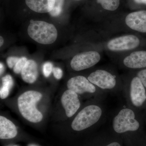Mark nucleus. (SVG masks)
Returning a JSON list of instances; mask_svg holds the SVG:
<instances>
[{
	"mask_svg": "<svg viewBox=\"0 0 146 146\" xmlns=\"http://www.w3.org/2000/svg\"><path fill=\"white\" fill-rule=\"evenodd\" d=\"M42 94L37 91H26L19 97L18 106L21 115L32 123H38L43 119V115L36 109V104L42 99Z\"/></svg>",
	"mask_w": 146,
	"mask_h": 146,
	"instance_id": "1",
	"label": "nucleus"
},
{
	"mask_svg": "<svg viewBox=\"0 0 146 146\" xmlns=\"http://www.w3.org/2000/svg\"><path fill=\"white\" fill-rule=\"evenodd\" d=\"M27 33L33 40L42 45L51 44L58 37L57 30L54 25L44 21L31 20Z\"/></svg>",
	"mask_w": 146,
	"mask_h": 146,
	"instance_id": "2",
	"label": "nucleus"
},
{
	"mask_svg": "<svg viewBox=\"0 0 146 146\" xmlns=\"http://www.w3.org/2000/svg\"><path fill=\"white\" fill-rule=\"evenodd\" d=\"M102 110L99 106L91 105L83 108L79 112L72 121L73 130L80 131L94 125L99 120Z\"/></svg>",
	"mask_w": 146,
	"mask_h": 146,
	"instance_id": "3",
	"label": "nucleus"
},
{
	"mask_svg": "<svg viewBox=\"0 0 146 146\" xmlns=\"http://www.w3.org/2000/svg\"><path fill=\"white\" fill-rule=\"evenodd\" d=\"M135 118V114L133 110L129 108L121 110L113 120L114 130L120 133L138 130L140 124Z\"/></svg>",
	"mask_w": 146,
	"mask_h": 146,
	"instance_id": "4",
	"label": "nucleus"
},
{
	"mask_svg": "<svg viewBox=\"0 0 146 146\" xmlns=\"http://www.w3.org/2000/svg\"><path fill=\"white\" fill-rule=\"evenodd\" d=\"M100 58V54L96 51L79 53L72 58L71 67L75 71L83 70L96 65L99 62Z\"/></svg>",
	"mask_w": 146,
	"mask_h": 146,
	"instance_id": "5",
	"label": "nucleus"
},
{
	"mask_svg": "<svg viewBox=\"0 0 146 146\" xmlns=\"http://www.w3.org/2000/svg\"><path fill=\"white\" fill-rule=\"evenodd\" d=\"M140 44V39L137 36L128 35L110 39L108 42L107 47L112 51L122 52L134 49Z\"/></svg>",
	"mask_w": 146,
	"mask_h": 146,
	"instance_id": "6",
	"label": "nucleus"
},
{
	"mask_svg": "<svg viewBox=\"0 0 146 146\" xmlns=\"http://www.w3.org/2000/svg\"><path fill=\"white\" fill-rule=\"evenodd\" d=\"M89 81L104 89H113L116 84L115 76L107 71L99 70L91 73L88 77Z\"/></svg>",
	"mask_w": 146,
	"mask_h": 146,
	"instance_id": "7",
	"label": "nucleus"
},
{
	"mask_svg": "<svg viewBox=\"0 0 146 146\" xmlns=\"http://www.w3.org/2000/svg\"><path fill=\"white\" fill-rule=\"evenodd\" d=\"M68 89L77 94L85 93H94L96 92L95 86L83 76H78L72 78L67 82Z\"/></svg>",
	"mask_w": 146,
	"mask_h": 146,
	"instance_id": "8",
	"label": "nucleus"
},
{
	"mask_svg": "<svg viewBox=\"0 0 146 146\" xmlns=\"http://www.w3.org/2000/svg\"><path fill=\"white\" fill-rule=\"evenodd\" d=\"M125 23L131 29L146 33V11H139L129 13L126 17Z\"/></svg>",
	"mask_w": 146,
	"mask_h": 146,
	"instance_id": "9",
	"label": "nucleus"
},
{
	"mask_svg": "<svg viewBox=\"0 0 146 146\" xmlns=\"http://www.w3.org/2000/svg\"><path fill=\"white\" fill-rule=\"evenodd\" d=\"M61 101L68 117H71L74 115L80 107V102L77 94L69 89L63 93Z\"/></svg>",
	"mask_w": 146,
	"mask_h": 146,
	"instance_id": "10",
	"label": "nucleus"
},
{
	"mask_svg": "<svg viewBox=\"0 0 146 146\" xmlns=\"http://www.w3.org/2000/svg\"><path fill=\"white\" fill-rule=\"evenodd\" d=\"M145 87L138 77L132 79L130 85V97L134 106L140 107L145 101L146 94Z\"/></svg>",
	"mask_w": 146,
	"mask_h": 146,
	"instance_id": "11",
	"label": "nucleus"
},
{
	"mask_svg": "<svg viewBox=\"0 0 146 146\" xmlns=\"http://www.w3.org/2000/svg\"><path fill=\"white\" fill-rule=\"evenodd\" d=\"M123 64L131 69L146 68V51L133 52L125 58Z\"/></svg>",
	"mask_w": 146,
	"mask_h": 146,
	"instance_id": "12",
	"label": "nucleus"
},
{
	"mask_svg": "<svg viewBox=\"0 0 146 146\" xmlns=\"http://www.w3.org/2000/svg\"><path fill=\"white\" fill-rule=\"evenodd\" d=\"M27 6L38 13H50L54 8L55 0H25Z\"/></svg>",
	"mask_w": 146,
	"mask_h": 146,
	"instance_id": "13",
	"label": "nucleus"
},
{
	"mask_svg": "<svg viewBox=\"0 0 146 146\" xmlns=\"http://www.w3.org/2000/svg\"><path fill=\"white\" fill-rule=\"evenodd\" d=\"M38 75L36 62L32 59L28 60L21 71V76L23 80L27 83H34L37 79Z\"/></svg>",
	"mask_w": 146,
	"mask_h": 146,
	"instance_id": "14",
	"label": "nucleus"
},
{
	"mask_svg": "<svg viewBox=\"0 0 146 146\" xmlns=\"http://www.w3.org/2000/svg\"><path fill=\"white\" fill-rule=\"evenodd\" d=\"M18 133L16 126L5 117H0V138L10 139L15 138Z\"/></svg>",
	"mask_w": 146,
	"mask_h": 146,
	"instance_id": "15",
	"label": "nucleus"
},
{
	"mask_svg": "<svg viewBox=\"0 0 146 146\" xmlns=\"http://www.w3.org/2000/svg\"><path fill=\"white\" fill-rule=\"evenodd\" d=\"M2 86L0 90V98L1 99H4L8 97L9 91L13 86V78L10 75H7L2 78Z\"/></svg>",
	"mask_w": 146,
	"mask_h": 146,
	"instance_id": "16",
	"label": "nucleus"
},
{
	"mask_svg": "<svg viewBox=\"0 0 146 146\" xmlns=\"http://www.w3.org/2000/svg\"><path fill=\"white\" fill-rule=\"evenodd\" d=\"M97 1L104 9L109 11L117 10L120 5V0H97Z\"/></svg>",
	"mask_w": 146,
	"mask_h": 146,
	"instance_id": "17",
	"label": "nucleus"
},
{
	"mask_svg": "<svg viewBox=\"0 0 146 146\" xmlns=\"http://www.w3.org/2000/svg\"><path fill=\"white\" fill-rule=\"evenodd\" d=\"M64 0H55L54 8L50 12V15L53 17H57L62 12Z\"/></svg>",
	"mask_w": 146,
	"mask_h": 146,
	"instance_id": "18",
	"label": "nucleus"
},
{
	"mask_svg": "<svg viewBox=\"0 0 146 146\" xmlns=\"http://www.w3.org/2000/svg\"><path fill=\"white\" fill-rule=\"evenodd\" d=\"M28 60L26 57H22L19 58L16 65L13 68V72L16 74L21 72L23 68H24Z\"/></svg>",
	"mask_w": 146,
	"mask_h": 146,
	"instance_id": "19",
	"label": "nucleus"
},
{
	"mask_svg": "<svg viewBox=\"0 0 146 146\" xmlns=\"http://www.w3.org/2000/svg\"><path fill=\"white\" fill-rule=\"evenodd\" d=\"M53 66L52 63L50 62H47L44 63L43 66V72L44 75L46 77H48L53 71Z\"/></svg>",
	"mask_w": 146,
	"mask_h": 146,
	"instance_id": "20",
	"label": "nucleus"
},
{
	"mask_svg": "<svg viewBox=\"0 0 146 146\" xmlns=\"http://www.w3.org/2000/svg\"><path fill=\"white\" fill-rule=\"evenodd\" d=\"M20 58L15 56H11L7 58V63L9 68L12 69L16 65Z\"/></svg>",
	"mask_w": 146,
	"mask_h": 146,
	"instance_id": "21",
	"label": "nucleus"
},
{
	"mask_svg": "<svg viewBox=\"0 0 146 146\" xmlns=\"http://www.w3.org/2000/svg\"><path fill=\"white\" fill-rule=\"evenodd\" d=\"M137 76L140 78L144 86L146 88V69L138 72Z\"/></svg>",
	"mask_w": 146,
	"mask_h": 146,
	"instance_id": "22",
	"label": "nucleus"
},
{
	"mask_svg": "<svg viewBox=\"0 0 146 146\" xmlns=\"http://www.w3.org/2000/svg\"><path fill=\"white\" fill-rule=\"evenodd\" d=\"M52 72L54 77L57 79H60L63 76V71L60 68H54Z\"/></svg>",
	"mask_w": 146,
	"mask_h": 146,
	"instance_id": "23",
	"label": "nucleus"
},
{
	"mask_svg": "<svg viewBox=\"0 0 146 146\" xmlns=\"http://www.w3.org/2000/svg\"><path fill=\"white\" fill-rule=\"evenodd\" d=\"M4 65L2 63H0V73H1V75L2 74H3V72L4 71Z\"/></svg>",
	"mask_w": 146,
	"mask_h": 146,
	"instance_id": "24",
	"label": "nucleus"
},
{
	"mask_svg": "<svg viewBox=\"0 0 146 146\" xmlns=\"http://www.w3.org/2000/svg\"><path fill=\"white\" fill-rule=\"evenodd\" d=\"M135 2L138 3L144 4L146 5V0H134Z\"/></svg>",
	"mask_w": 146,
	"mask_h": 146,
	"instance_id": "25",
	"label": "nucleus"
},
{
	"mask_svg": "<svg viewBox=\"0 0 146 146\" xmlns=\"http://www.w3.org/2000/svg\"><path fill=\"white\" fill-rule=\"evenodd\" d=\"M106 146H121L119 143L117 142H114V143H111L109 144Z\"/></svg>",
	"mask_w": 146,
	"mask_h": 146,
	"instance_id": "26",
	"label": "nucleus"
},
{
	"mask_svg": "<svg viewBox=\"0 0 146 146\" xmlns=\"http://www.w3.org/2000/svg\"><path fill=\"white\" fill-rule=\"evenodd\" d=\"M4 43V38L2 36H0V46L1 47L3 45Z\"/></svg>",
	"mask_w": 146,
	"mask_h": 146,
	"instance_id": "27",
	"label": "nucleus"
},
{
	"mask_svg": "<svg viewBox=\"0 0 146 146\" xmlns=\"http://www.w3.org/2000/svg\"><path fill=\"white\" fill-rule=\"evenodd\" d=\"M76 1H80V0H76Z\"/></svg>",
	"mask_w": 146,
	"mask_h": 146,
	"instance_id": "28",
	"label": "nucleus"
}]
</instances>
